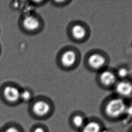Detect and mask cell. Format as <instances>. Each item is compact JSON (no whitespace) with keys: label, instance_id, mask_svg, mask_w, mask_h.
<instances>
[{"label":"cell","instance_id":"obj_1","mask_svg":"<svg viewBox=\"0 0 132 132\" xmlns=\"http://www.w3.org/2000/svg\"><path fill=\"white\" fill-rule=\"evenodd\" d=\"M128 102L114 93L108 95L100 104V114L107 121L121 122L124 116Z\"/></svg>","mask_w":132,"mask_h":132},{"label":"cell","instance_id":"obj_2","mask_svg":"<svg viewBox=\"0 0 132 132\" xmlns=\"http://www.w3.org/2000/svg\"><path fill=\"white\" fill-rule=\"evenodd\" d=\"M28 113L31 118L38 121H45L53 116L55 111V105L53 101L44 95L35 96L28 104Z\"/></svg>","mask_w":132,"mask_h":132},{"label":"cell","instance_id":"obj_3","mask_svg":"<svg viewBox=\"0 0 132 132\" xmlns=\"http://www.w3.org/2000/svg\"><path fill=\"white\" fill-rule=\"evenodd\" d=\"M81 61L82 55L80 50L72 45L63 46L56 56L57 65L64 71H71L77 69Z\"/></svg>","mask_w":132,"mask_h":132},{"label":"cell","instance_id":"obj_4","mask_svg":"<svg viewBox=\"0 0 132 132\" xmlns=\"http://www.w3.org/2000/svg\"><path fill=\"white\" fill-rule=\"evenodd\" d=\"M18 26L24 34L35 36L43 30L45 20L41 15L35 11H26L24 12L19 18Z\"/></svg>","mask_w":132,"mask_h":132},{"label":"cell","instance_id":"obj_5","mask_svg":"<svg viewBox=\"0 0 132 132\" xmlns=\"http://www.w3.org/2000/svg\"><path fill=\"white\" fill-rule=\"evenodd\" d=\"M111 59L108 54L103 50L95 48L86 53L83 59L85 67L88 71L97 73L109 66Z\"/></svg>","mask_w":132,"mask_h":132},{"label":"cell","instance_id":"obj_6","mask_svg":"<svg viewBox=\"0 0 132 132\" xmlns=\"http://www.w3.org/2000/svg\"><path fill=\"white\" fill-rule=\"evenodd\" d=\"M66 34L71 41L77 44H82L89 39L91 36V29L84 21L74 20L67 25Z\"/></svg>","mask_w":132,"mask_h":132},{"label":"cell","instance_id":"obj_7","mask_svg":"<svg viewBox=\"0 0 132 132\" xmlns=\"http://www.w3.org/2000/svg\"><path fill=\"white\" fill-rule=\"evenodd\" d=\"M21 87L17 82L8 81L0 86V100L9 107H16L21 103L20 99Z\"/></svg>","mask_w":132,"mask_h":132},{"label":"cell","instance_id":"obj_8","mask_svg":"<svg viewBox=\"0 0 132 132\" xmlns=\"http://www.w3.org/2000/svg\"><path fill=\"white\" fill-rule=\"evenodd\" d=\"M95 80L99 87L106 91H113L119 80L114 68L109 66L96 73Z\"/></svg>","mask_w":132,"mask_h":132},{"label":"cell","instance_id":"obj_9","mask_svg":"<svg viewBox=\"0 0 132 132\" xmlns=\"http://www.w3.org/2000/svg\"><path fill=\"white\" fill-rule=\"evenodd\" d=\"M113 93L127 102L132 101V79L119 80L113 90Z\"/></svg>","mask_w":132,"mask_h":132},{"label":"cell","instance_id":"obj_10","mask_svg":"<svg viewBox=\"0 0 132 132\" xmlns=\"http://www.w3.org/2000/svg\"><path fill=\"white\" fill-rule=\"evenodd\" d=\"M88 116L82 111H73L68 118V124L71 129L78 132L82 129L87 120Z\"/></svg>","mask_w":132,"mask_h":132},{"label":"cell","instance_id":"obj_11","mask_svg":"<svg viewBox=\"0 0 132 132\" xmlns=\"http://www.w3.org/2000/svg\"><path fill=\"white\" fill-rule=\"evenodd\" d=\"M105 125L103 121L97 116H90L83 127L78 132H103Z\"/></svg>","mask_w":132,"mask_h":132},{"label":"cell","instance_id":"obj_12","mask_svg":"<svg viewBox=\"0 0 132 132\" xmlns=\"http://www.w3.org/2000/svg\"><path fill=\"white\" fill-rule=\"evenodd\" d=\"M0 132H25L20 124L14 121L7 122L1 128Z\"/></svg>","mask_w":132,"mask_h":132},{"label":"cell","instance_id":"obj_13","mask_svg":"<svg viewBox=\"0 0 132 132\" xmlns=\"http://www.w3.org/2000/svg\"><path fill=\"white\" fill-rule=\"evenodd\" d=\"M116 75L119 80H123L131 78L130 68L126 64H120L114 68Z\"/></svg>","mask_w":132,"mask_h":132},{"label":"cell","instance_id":"obj_14","mask_svg":"<svg viewBox=\"0 0 132 132\" xmlns=\"http://www.w3.org/2000/svg\"><path fill=\"white\" fill-rule=\"evenodd\" d=\"M34 91L29 87L21 88L20 94V99L21 103H30L35 97Z\"/></svg>","mask_w":132,"mask_h":132},{"label":"cell","instance_id":"obj_15","mask_svg":"<svg viewBox=\"0 0 132 132\" xmlns=\"http://www.w3.org/2000/svg\"><path fill=\"white\" fill-rule=\"evenodd\" d=\"M132 122V101L128 102L125 110V114L121 123L123 125H128Z\"/></svg>","mask_w":132,"mask_h":132},{"label":"cell","instance_id":"obj_16","mask_svg":"<svg viewBox=\"0 0 132 132\" xmlns=\"http://www.w3.org/2000/svg\"><path fill=\"white\" fill-rule=\"evenodd\" d=\"M30 132H50L47 125L41 122L34 123L31 127Z\"/></svg>","mask_w":132,"mask_h":132},{"label":"cell","instance_id":"obj_17","mask_svg":"<svg viewBox=\"0 0 132 132\" xmlns=\"http://www.w3.org/2000/svg\"><path fill=\"white\" fill-rule=\"evenodd\" d=\"M72 1L70 0H62V1H51V5L56 8H60L67 6L69 5Z\"/></svg>","mask_w":132,"mask_h":132},{"label":"cell","instance_id":"obj_18","mask_svg":"<svg viewBox=\"0 0 132 132\" xmlns=\"http://www.w3.org/2000/svg\"><path fill=\"white\" fill-rule=\"evenodd\" d=\"M48 2L46 1H30L29 2L34 7H40L46 5Z\"/></svg>","mask_w":132,"mask_h":132},{"label":"cell","instance_id":"obj_19","mask_svg":"<svg viewBox=\"0 0 132 132\" xmlns=\"http://www.w3.org/2000/svg\"><path fill=\"white\" fill-rule=\"evenodd\" d=\"M126 132H132V125L130 127H129Z\"/></svg>","mask_w":132,"mask_h":132},{"label":"cell","instance_id":"obj_20","mask_svg":"<svg viewBox=\"0 0 132 132\" xmlns=\"http://www.w3.org/2000/svg\"><path fill=\"white\" fill-rule=\"evenodd\" d=\"M2 46H1V45L0 44V56L1 55V54H2Z\"/></svg>","mask_w":132,"mask_h":132},{"label":"cell","instance_id":"obj_21","mask_svg":"<svg viewBox=\"0 0 132 132\" xmlns=\"http://www.w3.org/2000/svg\"><path fill=\"white\" fill-rule=\"evenodd\" d=\"M0 34H1V29H0Z\"/></svg>","mask_w":132,"mask_h":132},{"label":"cell","instance_id":"obj_22","mask_svg":"<svg viewBox=\"0 0 132 132\" xmlns=\"http://www.w3.org/2000/svg\"></svg>","mask_w":132,"mask_h":132}]
</instances>
